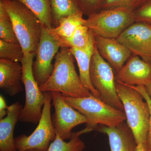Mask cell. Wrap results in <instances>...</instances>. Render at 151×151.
Segmentation results:
<instances>
[{
    "label": "cell",
    "mask_w": 151,
    "mask_h": 151,
    "mask_svg": "<svg viewBox=\"0 0 151 151\" xmlns=\"http://www.w3.org/2000/svg\"><path fill=\"white\" fill-rule=\"evenodd\" d=\"M73 57L68 48H60L55 58L52 73L39 87L42 92H59L74 98L89 97L92 94L81 83L75 69Z\"/></svg>",
    "instance_id": "6da1fadb"
},
{
    "label": "cell",
    "mask_w": 151,
    "mask_h": 151,
    "mask_svg": "<svg viewBox=\"0 0 151 151\" xmlns=\"http://www.w3.org/2000/svg\"><path fill=\"white\" fill-rule=\"evenodd\" d=\"M116 85L117 94L124 106L127 124L134 134L136 143L147 151L150 118L148 105L142 94L132 86L117 81Z\"/></svg>",
    "instance_id": "7a4b0ae2"
},
{
    "label": "cell",
    "mask_w": 151,
    "mask_h": 151,
    "mask_svg": "<svg viewBox=\"0 0 151 151\" xmlns=\"http://www.w3.org/2000/svg\"><path fill=\"white\" fill-rule=\"evenodd\" d=\"M8 14L24 53L35 54L42 25L30 10L17 0H0Z\"/></svg>",
    "instance_id": "3957f363"
},
{
    "label": "cell",
    "mask_w": 151,
    "mask_h": 151,
    "mask_svg": "<svg viewBox=\"0 0 151 151\" xmlns=\"http://www.w3.org/2000/svg\"><path fill=\"white\" fill-rule=\"evenodd\" d=\"M62 95L68 104L86 117L85 128L89 132L95 131L100 125L114 127L126 121L124 111L113 108L92 94L83 98Z\"/></svg>",
    "instance_id": "277c9868"
},
{
    "label": "cell",
    "mask_w": 151,
    "mask_h": 151,
    "mask_svg": "<svg viewBox=\"0 0 151 151\" xmlns=\"http://www.w3.org/2000/svg\"><path fill=\"white\" fill-rule=\"evenodd\" d=\"M35 54L25 53L21 63L22 68L23 84L25 90V103L19 117L23 123L38 124L42 114L45 96L40 90L34 75L33 58Z\"/></svg>",
    "instance_id": "5b68a950"
},
{
    "label": "cell",
    "mask_w": 151,
    "mask_h": 151,
    "mask_svg": "<svg viewBox=\"0 0 151 151\" xmlns=\"http://www.w3.org/2000/svg\"><path fill=\"white\" fill-rule=\"evenodd\" d=\"M134 22L133 10L117 8L102 10L88 17L84 25L91 29L95 35L117 39Z\"/></svg>",
    "instance_id": "8992f818"
},
{
    "label": "cell",
    "mask_w": 151,
    "mask_h": 151,
    "mask_svg": "<svg viewBox=\"0 0 151 151\" xmlns=\"http://www.w3.org/2000/svg\"><path fill=\"white\" fill-rule=\"evenodd\" d=\"M90 77L92 85L100 94V100L113 108L124 111L116 91L112 66L100 55L95 45L90 63Z\"/></svg>",
    "instance_id": "52a82bcc"
},
{
    "label": "cell",
    "mask_w": 151,
    "mask_h": 151,
    "mask_svg": "<svg viewBox=\"0 0 151 151\" xmlns=\"http://www.w3.org/2000/svg\"><path fill=\"white\" fill-rule=\"evenodd\" d=\"M45 101L42 114L37 127L31 134H22L15 138L17 151L36 149L47 151L52 142L55 139L56 134L52 121L51 92H44Z\"/></svg>",
    "instance_id": "ba28073f"
},
{
    "label": "cell",
    "mask_w": 151,
    "mask_h": 151,
    "mask_svg": "<svg viewBox=\"0 0 151 151\" xmlns=\"http://www.w3.org/2000/svg\"><path fill=\"white\" fill-rule=\"evenodd\" d=\"M61 47L59 41L50 28L42 26L35 60L33 63L34 75L39 87L46 82L52 73L54 68L52 60Z\"/></svg>",
    "instance_id": "9c48e42d"
},
{
    "label": "cell",
    "mask_w": 151,
    "mask_h": 151,
    "mask_svg": "<svg viewBox=\"0 0 151 151\" xmlns=\"http://www.w3.org/2000/svg\"><path fill=\"white\" fill-rule=\"evenodd\" d=\"M52 101L55 112L52 116V121L56 134L63 140L70 139L74 127L82 124H86L85 116L68 104L60 92H51Z\"/></svg>",
    "instance_id": "30bf717a"
},
{
    "label": "cell",
    "mask_w": 151,
    "mask_h": 151,
    "mask_svg": "<svg viewBox=\"0 0 151 151\" xmlns=\"http://www.w3.org/2000/svg\"><path fill=\"white\" fill-rule=\"evenodd\" d=\"M132 55L141 58L151 64V26L145 23L134 22L117 39Z\"/></svg>",
    "instance_id": "8fae6325"
},
{
    "label": "cell",
    "mask_w": 151,
    "mask_h": 151,
    "mask_svg": "<svg viewBox=\"0 0 151 151\" xmlns=\"http://www.w3.org/2000/svg\"><path fill=\"white\" fill-rule=\"evenodd\" d=\"M116 81L129 86H145L151 81V64L132 55L115 75Z\"/></svg>",
    "instance_id": "7c38bea8"
},
{
    "label": "cell",
    "mask_w": 151,
    "mask_h": 151,
    "mask_svg": "<svg viewBox=\"0 0 151 151\" xmlns=\"http://www.w3.org/2000/svg\"><path fill=\"white\" fill-rule=\"evenodd\" d=\"M95 45L100 55L116 72L120 70L132 55L130 50L117 39L95 35Z\"/></svg>",
    "instance_id": "4fadbf2b"
},
{
    "label": "cell",
    "mask_w": 151,
    "mask_h": 151,
    "mask_svg": "<svg viewBox=\"0 0 151 151\" xmlns=\"http://www.w3.org/2000/svg\"><path fill=\"white\" fill-rule=\"evenodd\" d=\"M95 131L108 136L111 151H137L134 136L124 122L114 127L98 126Z\"/></svg>",
    "instance_id": "5bb4252c"
},
{
    "label": "cell",
    "mask_w": 151,
    "mask_h": 151,
    "mask_svg": "<svg viewBox=\"0 0 151 151\" xmlns=\"http://www.w3.org/2000/svg\"><path fill=\"white\" fill-rule=\"evenodd\" d=\"M21 63L0 59V88L6 95L14 96L23 90Z\"/></svg>",
    "instance_id": "9a60e30c"
},
{
    "label": "cell",
    "mask_w": 151,
    "mask_h": 151,
    "mask_svg": "<svg viewBox=\"0 0 151 151\" xmlns=\"http://www.w3.org/2000/svg\"><path fill=\"white\" fill-rule=\"evenodd\" d=\"M23 108L19 102L13 103L8 107L7 116L0 120V151H17L14 132Z\"/></svg>",
    "instance_id": "2e32d148"
},
{
    "label": "cell",
    "mask_w": 151,
    "mask_h": 151,
    "mask_svg": "<svg viewBox=\"0 0 151 151\" xmlns=\"http://www.w3.org/2000/svg\"><path fill=\"white\" fill-rule=\"evenodd\" d=\"M94 47L95 44L85 50H79L74 48L68 49L70 53L76 60L81 83L92 95L99 98L100 94L92 85L90 77V63L94 53Z\"/></svg>",
    "instance_id": "e0dca14e"
},
{
    "label": "cell",
    "mask_w": 151,
    "mask_h": 151,
    "mask_svg": "<svg viewBox=\"0 0 151 151\" xmlns=\"http://www.w3.org/2000/svg\"><path fill=\"white\" fill-rule=\"evenodd\" d=\"M83 14L79 12L75 14L62 18L56 27L50 29V30L58 39L61 47H66L68 41L72 37L76 30L81 25H84L85 19Z\"/></svg>",
    "instance_id": "ac0fdd59"
},
{
    "label": "cell",
    "mask_w": 151,
    "mask_h": 151,
    "mask_svg": "<svg viewBox=\"0 0 151 151\" xmlns=\"http://www.w3.org/2000/svg\"><path fill=\"white\" fill-rule=\"evenodd\" d=\"M24 4L37 17L42 24L50 29L54 25L50 0H17Z\"/></svg>",
    "instance_id": "d6986e66"
},
{
    "label": "cell",
    "mask_w": 151,
    "mask_h": 151,
    "mask_svg": "<svg viewBox=\"0 0 151 151\" xmlns=\"http://www.w3.org/2000/svg\"><path fill=\"white\" fill-rule=\"evenodd\" d=\"M94 44V33L86 26L81 25L76 29L72 37L68 41L66 47L85 50Z\"/></svg>",
    "instance_id": "ffe728a7"
},
{
    "label": "cell",
    "mask_w": 151,
    "mask_h": 151,
    "mask_svg": "<svg viewBox=\"0 0 151 151\" xmlns=\"http://www.w3.org/2000/svg\"><path fill=\"white\" fill-rule=\"evenodd\" d=\"M86 133L84 129L73 133L68 142H65L56 134V137L52 142L47 151H83L85 147L84 142L80 138V135Z\"/></svg>",
    "instance_id": "44dd1931"
},
{
    "label": "cell",
    "mask_w": 151,
    "mask_h": 151,
    "mask_svg": "<svg viewBox=\"0 0 151 151\" xmlns=\"http://www.w3.org/2000/svg\"><path fill=\"white\" fill-rule=\"evenodd\" d=\"M55 25L57 27L62 18L81 12L76 7L73 0H50Z\"/></svg>",
    "instance_id": "7402d4cb"
},
{
    "label": "cell",
    "mask_w": 151,
    "mask_h": 151,
    "mask_svg": "<svg viewBox=\"0 0 151 151\" xmlns=\"http://www.w3.org/2000/svg\"><path fill=\"white\" fill-rule=\"evenodd\" d=\"M0 38L7 42L19 43L8 14L0 2Z\"/></svg>",
    "instance_id": "603a6c76"
},
{
    "label": "cell",
    "mask_w": 151,
    "mask_h": 151,
    "mask_svg": "<svg viewBox=\"0 0 151 151\" xmlns=\"http://www.w3.org/2000/svg\"><path fill=\"white\" fill-rule=\"evenodd\" d=\"M24 54L19 43L7 42L0 40V59L21 63Z\"/></svg>",
    "instance_id": "cb8c5ba5"
},
{
    "label": "cell",
    "mask_w": 151,
    "mask_h": 151,
    "mask_svg": "<svg viewBox=\"0 0 151 151\" xmlns=\"http://www.w3.org/2000/svg\"><path fill=\"white\" fill-rule=\"evenodd\" d=\"M83 15L89 17L102 10L104 0H73Z\"/></svg>",
    "instance_id": "d4e9b609"
},
{
    "label": "cell",
    "mask_w": 151,
    "mask_h": 151,
    "mask_svg": "<svg viewBox=\"0 0 151 151\" xmlns=\"http://www.w3.org/2000/svg\"><path fill=\"white\" fill-rule=\"evenodd\" d=\"M135 22L145 23L151 26V0H143L133 11Z\"/></svg>",
    "instance_id": "484cf974"
},
{
    "label": "cell",
    "mask_w": 151,
    "mask_h": 151,
    "mask_svg": "<svg viewBox=\"0 0 151 151\" xmlns=\"http://www.w3.org/2000/svg\"><path fill=\"white\" fill-rule=\"evenodd\" d=\"M142 2V0H104L102 10L127 8L134 11Z\"/></svg>",
    "instance_id": "4316f807"
},
{
    "label": "cell",
    "mask_w": 151,
    "mask_h": 151,
    "mask_svg": "<svg viewBox=\"0 0 151 151\" xmlns=\"http://www.w3.org/2000/svg\"><path fill=\"white\" fill-rule=\"evenodd\" d=\"M136 90L139 92L144 97L146 102L148 105L150 112V123H149V129L147 139V149L148 151H151V98L145 86H132Z\"/></svg>",
    "instance_id": "83f0119b"
},
{
    "label": "cell",
    "mask_w": 151,
    "mask_h": 151,
    "mask_svg": "<svg viewBox=\"0 0 151 151\" xmlns=\"http://www.w3.org/2000/svg\"><path fill=\"white\" fill-rule=\"evenodd\" d=\"M6 101L1 95H0V120L4 119L7 115V108Z\"/></svg>",
    "instance_id": "f1b7e54d"
},
{
    "label": "cell",
    "mask_w": 151,
    "mask_h": 151,
    "mask_svg": "<svg viewBox=\"0 0 151 151\" xmlns=\"http://www.w3.org/2000/svg\"><path fill=\"white\" fill-rule=\"evenodd\" d=\"M145 87L146 90H147V92L148 93L149 95L151 98V81L149 82L148 83H147L145 85Z\"/></svg>",
    "instance_id": "f546056e"
},
{
    "label": "cell",
    "mask_w": 151,
    "mask_h": 151,
    "mask_svg": "<svg viewBox=\"0 0 151 151\" xmlns=\"http://www.w3.org/2000/svg\"><path fill=\"white\" fill-rule=\"evenodd\" d=\"M136 151H148L142 145H137Z\"/></svg>",
    "instance_id": "4dcf8cb0"
},
{
    "label": "cell",
    "mask_w": 151,
    "mask_h": 151,
    "mask_svg": "<svg viewBox=\"0 0 151 151\" xmlns=\"http://www.w3.org/2000/svg\"><path fill=\"white\" fill-rule=\"evenodd\" d=\"M24 151H41L39 150H36V149H31V150H26Z\"/></svg>",
    "instance_id": "1f68e13d"
},
{
    "label": "cell",
    "mask_w": 151,
    "mask_h": 151,
    "mask_svg": "<svg viewBox=\"0 0 151 151\" xmlns=\"http://www.w3.org/2000/svg\"><path fill=\"white\" fill-rule=\"evenodd\" d=\"M142 1H143V0H142Z\"/></svg>",
    "instance_id": "d6a6232c"
},
{
    "label": "cell",
    "mask_w": 151,
    "mask_h": 151,
    "mask_svg": "<svg viewBox=\"0 0 151 151\" xmlns=\"http://www.w3.org/2000/svg\"><path fill=\"white\" fill-rule=\"evenodd\" d=\"M83 151H84V150H83Z\"/></svg>",
    "instance_id": "836d02e7"
}]
</instances>
